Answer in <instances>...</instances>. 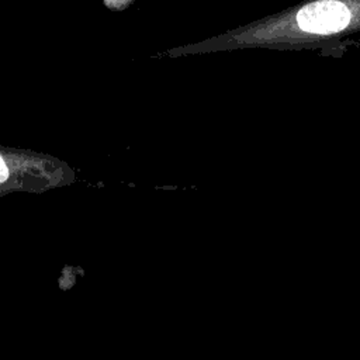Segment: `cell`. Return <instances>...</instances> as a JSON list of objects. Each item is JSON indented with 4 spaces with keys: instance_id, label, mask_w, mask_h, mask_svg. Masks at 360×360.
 Segmentation results:
<instances>
[{
    "instance_id": "cell-1",
    "label": "cell",
    "mask_w": 360,
    "mask_h": 360,
    "mask_svg": "<svg viewBox=\"0 0 360 360\" xmlns=\"http://www.w3.org/2000/svg\"><path fill=\"white\" fill-rule=\"evenodd\" d=\"M347 7L338 0H318L302 7L297 14L301 30L315 34H332L343 30L349 22Z\"/></svg>"
},
{
    "instance_id": "cell-2",
    "label": "cell",
    "mask_w": 360,
    "mask_h": 360,
    "mask_svg": "<svg viewBox=\"0 0 360 360\" xmlns=\"http://www.w3.org/2000/svg\"><path fill=\"white\" fill-rule=\"evenodd\" d=\"M7 174H8L7 166H6L4 160L0 158V181H4L7 179Z\"/></svg>"
}]
</instances>
